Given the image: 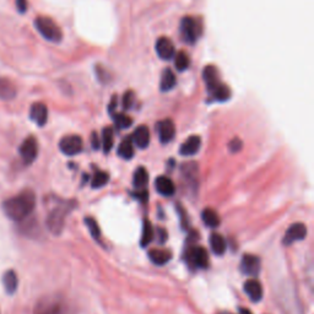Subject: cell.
Masks as SVG:
<instances>
[{"label":"cell","instance_id":"25","mask_svg":"<svg viewBox=\"0 0 314 314\" xmlns=\"http://www.w3.org/2000/svg\"><path fill=\"white\" fill-rule=\"evenodd\" d=\"M134 187L136 188L138 190H144L146 188V185L148 183V175L147 171L145 170L144 167H139L136 168L135 173H134Z\"/></svg>","mask_w":314,"mask_h":314},{"label":"cell","instance_id":"2","mask_svg":"<svg viewBox=\"0 0 314 314\" xmlns=\"http://www.w3.org/2000/svg\"><path fill=\"white\" fill-rule=\"evenodd\" d=\"M75 206L74 201H58L47 216V228L53 235H61L65 225V218Z\"/></svg>","mask_w":314,"mask_h":314},{"label":"cell","instance_id":"14","mask_svg":"<svg viewBox=\"0 0 314 314\" xmlns=\"http://www.w3.org/2000/svg\"><path fill=\"white\" fill-rule=\"evenodd\" d=\"M131 140H133V144H135L139 148H146L150 144V130L146 125H140L136 128Z\"/></svg>","mask_w":314,"mask_h":314},{"label":"cell","instance_id":"34","mask_svg":"<svg viewBox=\"0 0 314 314\" xmlns=\"http://www.w3.org/2000/svg\"><path fill=\"white\" fill-rule=\"evenodd\" d=\"M134 101H135V93L133 92L131 90H128L127 92L124 93V96H123V108H124L125 111L130 110L131 107L134 106Z\"/></svg>","mask_w":314,"mask_h":314},{"label":"cell","instance_id":"28","mask_svg":"<svg viewBox=\"0 0 314 314\" xmlns=\"http://www.w3.org/2000/svg\"><path fill=\"white\" fill-rule=\"evenodd\" d=\"M114 144V131L111 127H106L102 131V146L106 153L112 150Z\"/></svg>","mask_w":314,"mask_h":314},{"label":"cell","instance_id":"20","mask_svg":"<svg viewBox=\"0 0 314 314\" xmlns=\"http://www.w3.org/2000/svg\"><path fill=\"white\" fill-rule=\"evenodd\" d=\"M15 96L16 87L13 84V81H10L7 78H0V99L9 101V99H13Z\"/></svg>","mask_w":314,"mask_h":314},{"label":"cell","instance_id":"37","mask_svg":"<svg viewBox=\"0 0 314 314\" xmlns=\"http://www.w3.org/2000/svg\"><path fill=\"white\" fill-rule=\"evenodd\" d=\"M91 142H92V147L95 150H98L99 146H101V141H99L98 135L97 133H92V136H91Z\"/></svg>","mask_w":314,"mask_h":314},{"label":"cell","instance_id":"6","mask_svg":"<svg viewBox=\"0 0 314 314\" xmlns=\"http://www.w3.org/2000/svg\"><path fill=\"white\" fill-rule=\"evenodd\" d=\"M19 152L25 164H32L38 155V142L35 136H28L27 139H25L19 148Z\"/></svg>","mask_w":314,"mask_h":314},{"label":"cell","instance_id":"22","mask_svg":"<svg viewBox=\"0 0 314 314\" xmlns=\"http://www.w3.org/2000/svg\"><path fill=\"white\" fill-rule=\"evenodd\" d=\"M148 258L156 265H165L172 258V253L166 249H151L148 252Z\"/></svg>","mask_w":314,"mask_h":314},{"label":"cell","instance_id":"3","mask_svg":"<svg viewBox=\"0 0 314 314\" xmlns=\"http://www.w3.org/2000/svg\"><path fill=\"white\" fill-rule=\"evenodd\" d=\"M35 26L42 37H44L49 42H61L63 38V32L61 27L57 25L53 19L47 16H38L35 20Z\"/></svg>","mask_w":314,"mask_h":314},{"label":"cell","instance_id":"8","mask_svg":"<svg viewBox=\"0 0 314 314\" xmlns=\"http://www.w3.org/2000/svg\"><path fill=\"white\" fill-rule=\"evenodd\" d=\"M84 142L79 135H68L64 136L59 142V148L64 155L74 156L78 155L82 151Z\"/></svg>","mask_w":314,"mask_h":314},{"label":"cell","instance_id":"21","mask_svg":"<svg viewBox=\"0 0 314 314\" xmlns=\"http://www.w3.org/2000/svg\"><path fill=\"white\" fill-rule=\"evenodd\" d=\"M3 285H4L5 291L9 295H13V293L16 292L19 286V279L15 271L9 270L3 275Z\"/></svg>","mask_w":314,"mask_h":314},{"label":"cell","instance_id":"4","mask_svg":"<svg viewBox=\"0 0 314 314\" xmlns=\"http://www.w3.org/2000/svg\"><path fill=\"white\" fill-rule=\"evenodd\" d=\"M201 33L200 21L190 16H185L181 22V35L187 43H194Z\"/></svg>","mask_w":314,"mask_h":314},{"label":"cell","instance_id":"36","mask_svg":"<svg viewBox=\"0 0 314 314\" xmlns=\"http://www.w3.org/2000/svg\"><path fill=\"white\" fill-rule=\"evenodd\" d=\"M19 13L24 14L27 11V0H15Z\"/></svg>","mask_w":314,"mask_h":314},{"label":"cell","instance_id":"32","mask_svg":"<svg viewBox=\"0 0 314 314\" xmlns=\"http://www.w3.org/2000/svg\"><path fill=\"white\" fill-rule=\"evenodd\" d=\"M108 179H110V176L106 172L99 171V172H96L95 176H93L92 181H91V185H92V188H102L108 183Z\"/></svg>","mask_w":314,"mask_h":314},{"label":"cell","instance_id":"11","mask_svg":"<svg viewBox=\"0 0 314 314\" xmlns=\"http://www.w3.org/2000/svg\"><path fill=\"white\" fill-rule=\"evenodd\" d=\"M241 270L245 275L256 276L260 270V260L258 256L252 255V254H245L241 261Z\"/></svg>","mask_w":314,"mask_h":314},{"label":"cell","instance_id":"13","mask_svg":"<svg viewBox=\"0 0 314 314\" xmlns=\"http://www.w3.org/2000/svg\"><path fill=\"white\" fill-rule=\"evenodd\" d=\"M305 236H307V227L303 224H293L288 228L286 235L284 237V243L288 245L293 243V242L301 241Z\"/></svg>","mask_w":314,"mask_h":314},{"label":"cell","instance_id":"16","mask_svg":"<svg viewBox=\"0 0 314 314\" xmlns=\"http://www.w3.org/2000/svg\"><path fill=\"white\" fill-rule=\"evenodd\" d=\"M244 291L253 302H259L263 298V286L258 280H248L244 284Z\"/></svg>","mask_w":314,"mask_h":314},{"label":"cell","instance_id":"10","mask_svg":"<svg viewBox=\"0 0 314 314\" xmlns=\"http://www.w3.org/2000/svg\"><path fill=\"white\" fill-rule=\"evenodd\" d=\"M156 130L159 133L160 140L164 144L172 141L176 135L175 123H173V121H171V119H164V121L157 123Z\"/></svg>","mask_w":314,"mask_h":314},{"label":"cell","instance_id":"12","mask_svg":"<svg viewBox=\"0 0 314 314\" xmlns=\"http://www.w3.org/2000/svg\"><path fill=\"white\" fill-rule=\"evenodd\" d=\"M30 118L36 123L38 127H43L48 121V108L44 103L37 102L31 106Z\"/></svg>","mask_w":314,"mask_h":314},{"label":"cell","instance_id":"30","mask_svg":"<svg viewBox=\"0 0 314 314\" xmlns=\"http://www.w3.org/2000/svg\"><path fill=\"white\" fill-rule=\"evenodd\" d=\"M153 227L151 225V222L148 220H144V226H142V235H141V245L142 247H146L151 243V241L153 239Z\"/></svg>","mask_w":314,"mask_h":314},{"label":"cell","instance_id":"1","mask_svg":"<svg viewBox=\"0 0 314 314\" xmlns=\"http://www.w3.org/2000/svg\"><path fill=\"white\" fill-rule=\"evenodd\" d=\"M36 207V195L32 190H24L3 202L4 214L10 220L21 222L26 220Z\"/></svg>","mask_w":314,"mask_h":314},{"label":"cell","instance_id":"39","mask_svg":"<svg viewBox=\"0 0 314 314\" xmlns=\"http://www.w3.org/2000/svg\"><path fill=\"white\" fill-rule=\"evenodd\" d=\"M241 314H252L249 312V310L244 309V308H241Z\"/></svg>","mask_w":314,"mask_h":314},{"label":"cell","instance_id":"18","mask_svg":"<svg viewBox=\"0 0 314 314\" xmlns=\"http://www.w3.org/2000/svg\"><path fill=\"white\" fill-rule=\"evenodd\" d=\"M202 79H204L205 84H206L207 90L213 88L214 86L219 84L220 81V75L218 68L214 67V65H206L202 70Z\"/></svg>","mask_w":314,"mask_h":314},{"label":"cell","instance_id":"24","mask_svg":"<svg viewBox=\"0 0 314 314\" xmlns=\"http://www.w3.org/2000/svg\"><path fill=\"white\" fill-rule=\"evenodd\" d=\"M176 84H177V79H176L175 73H173L170 68H166V69L164 70V73H162V76H161V90L164 91V92H166V91H171L173 87L176 86Z\"/></svg>","mask_w":314,"mask_h":314},{"label":"cell","instance_id":"29","mask_svg":"<svg viewBox=\"0 0 314 314\" xmlns=\"http://www.w3.org/2000/svg\"><path fill=\"white\" fill-rule=\"evenodd\" d=\"M173 58H175V67L178 71H184L189 68L190 65L189 56H188L185 52H183V50L176 53Z\"/></svg>","mask_w":314,"mask_h":314},{"label":"cell","instance_id":"9","mask_svg":"<svg viewBox=\"0 0 314 314\" xmlns=\"http://www.w3.org/2000/svg\"><path fill=\"white\" fill-rule=\"evenodd\" d=\"M156 53L162 61H171L176 54V48L173 42L167 37H161L156 42Z\"/></svg>","mask_w":314,"mask_h":314},{"label":"cell","instance_id":"35","mask_svg":"<svg viewBox=\"0 0 314 314\" xmlns=\"http://www.w3.org/2000/svg\"><path fill=\"white\" fill-rule=\"evenodd\" d=\"M228 147H230V150L232 151V152H238V151L242 148V141L238 138L233 139L232 141L230 142V145H228Z\"/></svg>","mask_w":314,"mask_h":314},{"label":"cell","instance_id":"17","mask_svg":"<svg viewBox=\"0 0 314 314\" xmlns=\"http://www.w3.org/2000/svg\"><path fill=\"white\" fill-rule=\"evenodd\" d=\"M155 187L157 192L161 194V195L171 196L176 193V187L173 184V182L165 176L157 177L155 181Z\"/></svg>","mask_w":314,"mask_h":314},{"label":"cell","instance_id":"38","mask_svg":"<svg viewBox=\"0 0 314 314\" xmlns=\"http://www.w3.org/2000/svg\"><path fill=\"white\" fill-rule=\"evenodd\" d=\"M116 108H117V97L113 96L112 101H111L110 106H108V112H110L111 114H113L114 112H116Z\"/></svg>","mask_w":314,"mask_h":314},{"label":"cell","instance_id":"33","mask_svg":"<svg viewBox=\"0 0 314 314\" xmlns=\"http://www.w3.org/2000/svg\"><path fill=\"white\" fill-rule=\"evenodd\" d=\"M85 224L88 227V231H90L91 236L93 237L95 239H98L101 237V231H99L98 224L93 220L92 218H86L85 219Z\"/></svg>","mask_w":314,"mask_h":314},{"label":"cell","instance_id":"27","mask_svg":"<svg viewBox=\"0 0 314 314\" xmlns=\"http://www.w3.org/2000/svg\"><path fill=\"white\" fill-rule=\"evenodd\" d=\"M201 218L204 224L206 225L207 227L216 228L220 225V216L218 215V213L214 211L213 209H205L202 211Z\"/></svg>","mask_w":314,"mask_h":314},{"label":"cell","instance_id":"7","mask_svg":"<svg viewBox=\"0 0 314 314\" xmlns=\"http://www.w3.org/2000/svg\"><path fill=\"white\" fill-rule=\"evenodd\" d=\"M62 303L56 297H44L35 305L33 314H61Z\"/></svg>","mask_w":314,"mask_h":314},{"label":"cell","instance_id":"5","mask_svg":"<svg viewBox=\"0 0 314 314\" xmlns=\"http://www.w3.org/2000/svg\"><path fill=\"white\" fill-rule=\"evenodd\" d=\"M187 261L192 268L198 269H206L209 267V254L205 248L202 247H192L187 252Z\"/></svg>","mask_w":314,"mask_h":314},{"label":"cell","instance_id":"23","mask_svg":"<svg viewBox=\"0 0 314 314\" xmlns=\"http://www.w3.org/2000/svg\"><path fill=\"white\" fill-rule=\"evenodd\" d=\"M210 247L216 255H222L226 252V241L220 233H213L210 236Z\"/></svg>","mask_w":314,"mask_h":314},{"label":"cell","instance_id":"15","mask_svg":"<svg viewBox=\"0 0 314 314\" xmlns=\"http://www.w3.org/2000/svg\"><path fill=\"white\" fill-rule=\"evenodd\" d=\"M201 145V140L198 135H193L190 138H188L182 144L181 148H179V152L182 156H193L195 155L199 151Z\"/></svg>","mask_w":314,"mask_h":314},{"label":"cell","instance_id":"19","mask_svg":"<svg viewBox=\"0 0 314 314\" xmlns=\"http://www.w3.org/2000/svg\"><path fill=\"white\" fill-rule=\"evenodd\" d=\"M207 91H209L210 96L218 102H225L231 98L230 87H228L226 84H222V82H219L216 86H214L213 88H210V90Z\"/></svg>","mask_w":314,"mask_h":314},{"label":"cell","instance_id":"26","mask_svg":"<svg viewBox=\"0 0 314 314\" xmlns=\"http://www.w3.org/2000/svg\"><path fill=\"white\" fill-rule=\"evenodd\" d=\"M118 155L124 160H130L134 156V144L131 138L123 139L118 147Z\"/></svg>","mask_w":314,"mask_h":314},{"label":"cell","instance_id":"31","mask_svg":"<svg viewBox=\"0 0 314 314\" xmlns=\"http://www.w3.org/2000/svg\"><path fill=\"white\" fill-rule=\"evenodd\" d=\"M112 117L114 124H116V127L119 128V129H127V128H129L130 125L133 124V119L124 113L114 112L112 114Z\"/></svg>","mask_w":314,"mask_h":314}]
</instances>
